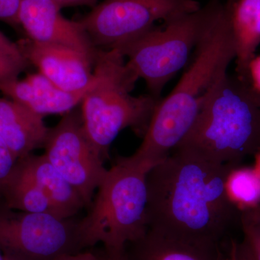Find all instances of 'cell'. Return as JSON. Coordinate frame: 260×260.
Masks as SVG:
<instances>
[{
  "mask_svg": "<svg viewBox=\"0 0 260 260\" xmlns=\"http://www.w3.org/2000/svg\"><path fill=\"white\" fill-rule=\"evenodd\" d=\"M18 159L0 136V200L11 179Z\"/></svg>",
  "mask_w": 260,
  "mask_h": 260,
  "instance_id": "obj_20",
  "label": "cell"
},
{
  "mask_svg": "<svg viewBox=\"0 0 260 260\" xmlns=\"http://www.w3.org/2000/svg\"><path fill=\"white\" fill-rule=\"evenodd\" d=\"M21 0H0V20L13 27L20 26L19 10Z\"/></svg>",
  "mask_w": 260,
  "mask_h": 260,
  "instance_id": "obj_22",
  "label": "cell"
},
{
  "mask_svg": "<svg viewBox=\"0 0 260 260\" xmlns=\"http://www.w3.org/2000/svg\"><path fill=\"white\" fill-rule=\"evenodd\" d=\"M237 76L246 82L248 65L260 44V0H229Z\"/></svg>",
  "mask_w": 260,
  "mask_h": 260,
  "instance_id": "obj_16",
  "label": "cell"
},
{
  "mask_svg": "<svg viewBox=\"0 0 260 260\" xmlns=\"http://www.w3.org/2000/svg\"><path fill=\"white\" fill-rule=\"evenodd\" d=\"M234 167L215 164L187 150L176 149L148 173L149 229L220 244L240 215L225 187L229 173Z\"/></svg>",
  "mask_w": 260,
  "mask_h": 260,
  "instance_id": "obj_1",
  "label": "cell"
},
{
  "mask_svg": "<svg viewBox=\"0 0 260 260\" xmlns=\"http://www.w3.org/2000/svg\"><path fill=\"white\" fill-rule=\"evenodd\" d=\"M0 53L13 58L23 64H28L18 44L12 42L6 36L0 31Z\"/></svg>",
  "mask_w": 260,
  "mask_h": 260,
  "instance_id": "obj_23",
  "label": "cell"
},
{
  "mask_svg": "<svg viewBox=\"0 0 260 260\" xmlns=\"http://www.w3.org/2000/svg\"><path fill=\"white\" fill-rule=\"evenodd\" d=\"M235 57L229 0L225 3L214 0L191 64L175 88L155 107L139 147L140 153L153 160H162L179 146L192 127L207 95L226 74Z\"/></svg>",
  "mask_w": 260,
  "mask_h": 260,
  "instance_id": "obj_2",
  "label": "cell"
},
{
  "mask_svg": "<svg viewBox=\"0 0 260 260\" xmlns=\"http://www.w3.org/2000/svg\"><path fill=\"white\" fill-rule=\"evenodd\" d=\"M100 260H129L126 252V248L121 250H112L104 248L97 251Z\"/></svg>",
  "mask_w": 260,
  "mask_h": 260,
  "instance_id": "obj_26",
  "label": "cell"
},
{
  "mask_svg": "<svg viewBox=\"0 0 260 260\" xmlns=\"http://www.w3.org/2000/svg\"><path fill=\"white\" fill-rule=\"evenodd\" d=\"M16 166L44 191L61 218H72L85 208L79 193L51 165L44 154H30L18 159Z\"/></svg>",
  "mask_w": 260,
  "mask_h": 260,
  "instance_id": "obj_15",
  "label": "cell"
},
{
  "mask_svg": "<svg viewBox=\"0 0 260 260\" xmlns=\"http://www.w3.org/2000/svg\"><path fill=\"white\" fill-rule=\"evenodd\" d=\"M246 83L253 91L260 94V55L254 56L248 65Z\"/></svg>",
  "mask_w": 260,
  "mask_h": 260,
  "instance_id": "obj_24",
  "label": "cell"
},
{
  "mask_svg": "<svg viewBox=\"0 0 260 260\" xmlns=\"http://www.w3.org/2000/svg\"><path fill=\"white\" fill-rule=\"evenodd\" d=\"M96 83L82 102V119L89 140L105 161L118 135L132 128L143 138L159 99L131 93L138 78L116 49H99L94 64Z\"/></svg>",
  "mask_w": 260,
  "mask_h": 260,
  "instance_id": "obj_4",
  "label": "cell"
},
{
  "mask_svg": "<svg viewBox=\"0 0 260 260\" xmlns=\"http://www.w3.org/2000/svg\"><path fill=\"white\" fill-rule=\"evenodd\" d=\"M254 169H256V172L259 173L260 175V151L258 152L257 153H256L255 155H254Z\"/></svg>",
  "mask_w": 260,
  "mask_h": 260,
  "instance_id": "obj_29",
  "label": "cell"
},
{
  "mask_svg": "<svg viewBox=\"0 0 260 260\" xmlns=\"http://www.w3.org/2000/svg\"><path fill=\"white\" fill-rule=\"evenodd\" d=\"M255 93L256 94V96H257L258 101H259V104H260V94L256 93Z\"/></svg>",
  "mask_w": 260,
  "mask_h": 260,
  "instance_id": "obj_32",
  "label": "cell"
},
{
  "mask_svg": "<svg viewBox=\"0 0 260 260\" xmlns=\"http://www.w3.org/2000/svg\"><path fill=\"white\" fill-rule=\"evenodd\" d=\"M129 260H227L220 244L191 240L148 229L131 243Z\"/></svg>",
  "mask_w": 260,
  "mask_h": 260,
  "instance_id": "obj_13",
  "label": "cell"
},
{
  "mask_svg": "<svg viewBox=\"0 0 260 260\" xmlns=\"http://www.w3.org/2000/svg\"><path fill=\"white\" fill-rule=\"evenodd\" d=\"M229 199L240 213L260 205V175L254 167L236 166L228 175Z\"/></svg>",
  "mask_w": 260,
  "mask_h": 260,
  "instance_id": "obj_18",
  "label": "cell"
},
{
  "mask_svg": "<svg viewBox=\"0 0 260 260\" xmlns=\"http://www.w3.org/2000/svg\"><path fill=\"white\" fill-rule=\"evenodd\" d=\"M244 240L254 260H260V218L251 210L240 213Z\"/></svg>",
  "mask_w": 260,
  "mask_h": 260,
  "instance_id": "obj_19",
  "label": "cell"
},
{
  "mask_svg": "<svg viewBox=\"0 0 260 260\" xmlns=\"http://www.w3.org/2000/svg\"><path fill=\"white\" fill-rule=\"evenodd\" d=\"M54 260H100L97 251H83L76 254H67Z\"/></svg>",
  "mask_w": 260,
  "mask_h": 260,
  "instance_id": "obj_27",
  "label": "cell"
},
{
  "mask_svg": "<svg viewBox=\"0 0 260 260\" xmlns=\"http://www.w3.org/2000/svg\"><path fill=\"white\" fill-rule=\"evenodd\" d=\"M226 254L227 260H254L243 241L242 242L231 241Z\"/></svg>",
  "mask_w": 260,
  "mask_h": 260,
  "instance_id": "obj_25",
  "label": "cell"
},
{
  "mask_svg": "<svg viewBox=\"0 0 260 260\" xmlns=\"http://www.w3.org/2000/svg\"><path fill=\"white\" fill-rule=\"evenodd\" d=\"M0 260H6L4 254H3V251H2L1 248H0Z\"/></svg>",
  "mask_w": 260,
  "mask_h": 260,
  "instance_id": "obj_31",
  "label": "cell"
},
{
  "mask_svg": "<svg viewBox=\"0 0 260 260\" xmlns=\"http://www.w3.org/2000/svg\"><path fill=\"white\" fill-rule=\"evenodd\" d=\"M44 156L79 193L88 208L108 169L89 140L80 113H67L49 129Z\"/></svg>",
  "mask_w": 260,
  "mask_h": 260,
  "instance_id": "obj_9",
  "label": "cell"
},
{
  "mask_svg": "<svg viewBox=\"0 0 260 260\" xmlns=\"http://www.w3.org/2000/svg\"><path fill=\"white\" fill-rule=\"evenodd\" d=\"M79 221L12 210L0 200V248L6 260H54L84 248Z\"/></svg>",
  "mask_w": 260,
  "mask_h": 260,
  "instance_id": "obj_7",
  "label": "cell"
},
{
  "mask_svg": "<svg viewBox=\"0 0 260 260\" xmlns=\"http://www.w3.org/2000/svg\"><path fill=\"white\" fill-rule=\"evenodd\" d=\"M251 210V211H252L253 213L255 214L256 216L259 217V218H260V205H259V206L256 207V208H254V209H252V210Z\"/></svg>",
  "mask_w": 260,
  "mask_h": 260,
  "instance_id": "obj_30",
  "label": "cell"
},
{
  "mask_svg": "<svg viewBox=\"0 0 260 260\" xmlns=\"http://www.w3.org/2000/svg\"><path fill=\"white\" fill-rule=\"evenodd\" d=\"M150 170L120 157L107 171L88 213L78 223L84 248L102 243L121 250L148 231L147 177Z\"/></svg>",
  "mask_w": 260,
  "mask_h": 260,
  "instance_id": "obj_5",
  "label": "cell"
},
{
  "mask_svg": "<svg viewBox=\"0 0 260 260\" xmlns=\"http://www.w3.org/2000/svg\"><path fill=\"white\" fill-rule=\"evenodd\" d=\"M200 8L195 0H104L79 23L97 49L111 50L157 23Z\"/></svg>",
  "mask_w": 260,
  "mask_h": 260,
  "instance_id": "obj_8",
  "label": "cell"
},
{
  "mask_svg": "<svg viewBox=\"0 0 260 260\" xmlns=\"http://www.w3.org/2000/svg\"><path fill=\"white\" fill-rule=\"evenodd\" d=\"M176 149L223 165H240L246 157L254 156L260 151V104L255 92L237 75H224Z\"/></svg>",
  "mask_w": 260,
  "mask_h": 260,
  "instance_id": "obj_3",
  "label": "cell"
},
{
  "mask_svg": "<svg viewBox=\"0 0 260 260\" xmlns=\"http://www.w3.org/2000/svg\"><path fill=\"white\" fill-rule=\"evenodd\" d=\"M3 202L10 209L31 213H45L61 218L49 198L18 168L5 188Z\"/></svg>",
  "mask_w": 260,
  "mask_h": 260,
  "instance_id": "obj_17",
  "label": "cell"
},
{
  "mask_svg": "<svg viewBox=\"0 0 260 260\" xmlns=\"http://www.w3.org/2000/svg\"><path fill=\"white\" fill-rule=\"evenodd\" d=\"M27 61L39 70L56 86L76 92L85 90L96 82L95 62L83 53L71 48L40 44L30 39L18 43Z\"/></svg>",
  "mask_w": 260,
  "mask_h": 260,
  "instance_id": "obj_11",
  "label": "cell"
},
{
  "mask_svg": "<svg viewBox=\"0 0 260 260\" xmlns=\"http://www.w3.org/2000/svg\"><path fill=\"white\" fill-rule=\"evenodd\" d=\"M95 83L80 91H67L38 73L29 75L24 79L2 84L0 92L32 112L44 116L72 112L81 104L85 95Z\"/></svg>",
  "mask_w": 260,
  "mask_h": 260,
  "instance_id": "obj_12",
  "label": "cell"
},
{
  "mask_svg": "<svg viewBox=\"0 0 260 260\" xmlns=\"http://www.w3.org/2000/svg\"><path fill=\"white\" fill-rule=\"evenodd\" d=\"M27 67L28 64L19 62L0 53V85L18 79L19 75L23 73Z\"/></svg>",
  "mask_w": 260,
  "mask_h": 260,
  "instance_id": "obj_21",
  "label": "cell"
},
{
  "mask_svg": "<svg viewBox=\"0 0 260 260\" xmlns=\"http://www.w3.org/2000/svg\"><path fill=\"white\" fill-rule=\"evenodd\" d=\"M214 0L199 10L156 24L116 48L126 66L145 80L150 95L159 99L162 89L187 64L203 35Z\"/></svg>",
  "mask_w": 260,
  "mask_h": 260,
  "instance_id": "obj_6",
  "label": "cell"
},
{
  "mask_svg": "<svg viewBox=\"0 0 260 260\" xmlns=\"http://www.w3.org/2000/svg\"><path fill=\"white\" fill-rule=\"evenodd\" d=\"M49 129L44 116L11 99L0 98V136L17 158L44 148Z\"/></svg>",
  "mask_w": 260,
  "mask_h": 260,
  "instance_id": "obj_14",
  "label": "cell"
},
{
  "mask_svg": "<svg viewBox=\"0 0 260 260\" xmlns=\"http://www.w3.org/2000/svg\"><path fill=\"white\" fill-rule=\"evenodd\" d=\"M53 2L62 8L67 7L90 6L97 5L98 0H52Z\"/></svg>",
  "mask_w": 260,
  "mask_h": 260,
  "instance_id": "obj_28",
  "label": "cell"
},
{
  "mask_svg": "<svg viewBox=\"0 0 260 260\" xmlns=\"http://www.w3.org/2000/svg\"><path fill=\"white\" fill-rule=\"evenodd\" d=\"M61 10L52 0H21L20 25L32 42L71 48L95 62L99 49L79 21L64 18Z\"/></svg>",
  "mask_w": 260,
  "mask_h": 260,
  "instance_id": "obj_10",
  "label": "cell"
}]
</instances>
